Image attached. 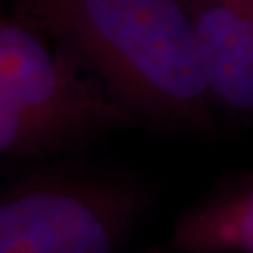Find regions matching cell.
<instances>
[{
	"instance_id": "obj_1",
	"label": "cell",
	"mask_w": 253,
	"mask_h": 253,
	"mask_svg": "<svg viewBox=\"0 0 253 253\" xmlns=\"http://www.w3.org/2000/svg\"><path fill=\"white\" fill-rule=\"evenodd\" d=\"M135 118L205 129L216 103L201 66L190 11L178 0H30Z\"/></svg>"
},
{
	"instance_id": "obj_2",
	"label": "cell",
	"mask_w": 253,
	"mask_h": 253,
	"mask_svg": "<svg viewBox=\"0 0 253 253\" xmlns=\"http://www.w3.org/2000/svg\"><path fill=\"white\" fill-rule=\"evenodd\" d=\"M148 205L131 180L49 174L0 190V253H120Z\"/></svg>"
},
{
	"instance_id": "obj_5",
	"label": "cell",
	"mask_w": 253,
	"mask_h": 253,
	"mask_svg": "<svg viewBox=\"0 0 253 253\" xmlns=\"http://www.w3.org/2000/svg\"><path fill=\"white\" fill-rule=\"evenodd\" d=\"M176 253H253V174L197 201L172 227Z\"/></svg>"
},
{
	"instance_id": "obj_6",
	"label": "cell",
	"mask_w": 253,
	"mask_h": 253,
	"mask_svg": "<svg viewBox=\"0 0 253 253\" xmlns=\"http://www.w3.org/2000/svg\"><path fill=\"white\" fill-rule=\"evenodd\" d=\"M49 152L45 141L27 118L0 96V154Z\"/></svg>"
},
{
	"instance_id": "obj_7",
	"label": "cell",
	"mask_w": 253,
	"mask_h": 253,
	"mask_svg": "<svg viewBox=\"0 0 253 253\" xmlns=\"http://www.w3.org/2000/svg\"><path fill=\"white\" fill-rule=\"evenodd\" d=\"M246 2H248V4H250V8L253 9V0H246Z\"/></svg>"
},
{
	"instance_id": "obj_3",
	"label": "cell",
	"mask_w": 253,
	"mask_h": 253,
	"mask_svg": "<svg viewBox=\"0 0 253 253\" xmlns=\"http://www.w3.org/2000/svg\"><path fill=\"white\" fill-rule=\"evenodd\" d=\"M0 96L27 118L49 150L135 122L34 28L17 21H0Z\"/></svg>"
},
{
	"instance_id": "obj_4",
	"label": "cell",
	"mask_w": 253,
	"mask_h": 253,
	"mask_svg": "<svg viewBox=\"0 0 253 253\" xmlns=\"http://www.w3.org/2000/svg\"><path fill=\"white\" fill-rule=\"evenodd\" d=\"M188 11L214 101L253 117V9L246 0H191Z\"/></svg>"
}]
</instances>
